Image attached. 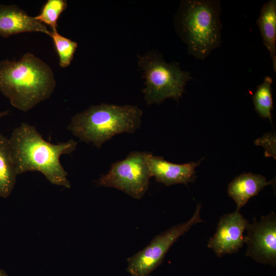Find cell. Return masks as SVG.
Listing matches in <instances>:
<instances>
[{
	"mask_svg": "<svg viewBox=\"0 0 276 276\" xmlns=\"http://www.w3.org/2000/svg\"><path fill=\"white\" fill-rule=\"evenodd\" d=\"M8 113L9 111L7 110L3 112H0V118L7 116V114H8Z\"/></svg>",
	"mask_w": 276,
	"mask_h": 276,
	"instance_id": "cell-19",
	"label": "cell"
},
{
	"mask_svg": "<svg viewBox=\"0 0 276 276\" xmlns=\"http://www.w3.org/2000/svg\"><path fill=\"white\" fill-rule=\"evenodd\" d=\"M272 183L261 175L244 173L236 177L228 184L227 193L237 204L236 211H239L251 198Z\"/></svg>",
	"mask_w": 276,
	"mask_h": 276,
	"instance_id": "cell-12",
	"label": "cell"
},
{
	"mask_svg": "<svg viewBox=\"0 0 276 276\" xmlns=\"http://www.w3.org/2000/svg\"><path fill=\"white\" fill-rule=\"evenodd\" d=\"M9 143L17 175L37 171L53 185L71 188L68 173L60 158L76 149L77 142L74 140L52 144L45 141L35 127L22 123L13 130Z\"/></svg>",
	"mask_w": 276,
	"mask_h": 276,
	"instance_id": "cell-1",
	"label": "cell"
},
{
	"mask_svg": "<svg viewBox=\"0 0 276 276\" xmlns=\"http://www.w3.org/2000/svg\"><path fill=\"white\" fill-rule=\"evenodd\" d=\"M17 175L9 139L0 134V198H6L11 195Z\"/></svg>",
	"mask_w": 276,
	"mask_h": 276,
	"instance_id": "cell-14",
	"label": "cell"
},
{
	"mask_svg": "<svg viewBox=\"0 0 276 276\" xmlns=\"http://www.w3.org/2000/svg\"><path fill=\"white\" fill-rule=\"evenodd\" d=\"M248 221L239 212L225 214L220 217L215 234L208 243L217 256L236 253L245 243L244 232Z\"/></svg>",
	"mask_w": 276,
	"mask_h": 276,
	"instance_id": "cell-9",
	"label": "cell"
},
{
	"mask_svg": "<svg viewBox=\"0 0 276 276\" xmlns=\"http://www.w3.org/2000/svg\"><path fill=\"white\" fill-rule=\"evenodd\" d=\"M142 114L134 105H91L75 115L67 129L81 141L100 148L115 135L133 133L141 126Z\"/></svg>",
	"mask_w": 276,
	"mask_h": 276,
	"instance_id": "cell-4",
	"label": "cell"
},
{
	"mask_svg": "<svg viewBox=\"0 0 276 276\" xmlns=\"http://www.w3.org/2000/svg\"><path fill=\"white\" fill-rule=\"evenodd\" d=\"M59 57V65L64 68L70 65L78 47L76 42L60 34L57 30L51 31L49 35Z\"/></svg>",
	"mask_w": 276,
	"mask_h": 276,
	"instance_id": "cell-16",
	"label": "cell"
},
{
	"mask_svg": "<svg viewBox=\"0 0 276 276\" xmlns=\"http://www.w3.org/2000/svg\"><path fill=\"white\" fill-rule=\"evenodd\" d=\"M246 230L245 243L247 246L246 256L258 262L275 266L276 264V215L274 212L255 219L248 223Z\"/></svg>",
	"mask_w": 276,
	"mask_h": 276,
	"instance_id": "cell-8",
	"label": "cell"
},
{
	"mask_svg": "<svg viewBox=\"0 0 276 276\" xmlns=\"http://www.w3.org/2000/svg\"><path fill=\"white\" fill-rule=\"evenodd\" d=\"M219 0H185L174 18L176 30L186 44L188 53L204 60L221 43Z\"/></svg>",
	"mask_w": 276,
	"mask_h": 276,
	"instance_id": "cell-3",
	"label": "cell"
},
{
	"mask_svg": "<svg viewBox=\"0 0 276 276\" xmlns=\"http://www.w3.org/2000/svg\"><path fill=\"white\" fill-rule=\"evenodd\" d=\"M201 205L198 204L187 221L174 225L155 236L150 244L127 259V272L131 276H149L160 265L169 249L177 240L195 224L203 222L200 216Z\"/></svg>",
	"mask_w": 276,
	"mask_h": 276,
	"instance_id": "cell-7",
	"label": "cell"
},
{
	"mask_svg": "<svg viewBox=\"0 0 276 276\" xmlns=\"http://www.w3.org/2000/svg\"><path fill=\"white\" fill-rule=\"evenodd\" d=\"M264 44L270 54L276 72V1L264 3L257 20Z\"/></svg>",
	"mask_w": 276,
	"mask_h": 276,
	"instance_id": "cell-13",
	"label": "cell"
},
{
	"mask_svg": "<svg viewBox=\"0 0 276 276\" xmlns=\"http://www.w3.org/2000/svg\"><path fill=\"white\" fill-rule=\"evenodd\" d=\"M255 144L263 145L265 148V156H273L275 157V136L272 133L265 134L262 137L255 142Z\"/></svg>",
	"mask_w": 276,
	"mask_h": 276,
	"instance_id": "cell-18",
	"label": "cell"
},
{
	"mask_svg": "<svg viewBox=\"0 0 276 276\" xmlns=\"http://www.w3.org/2000/svg\"><path fill=\"white\" fill-rule=\"evenodd\" d=\"M67 6L65 0H48L42 6L40 13L34 17L40 22L48 25L52 31L57 30V21Z\"/></svg>",
	"mask_w": 276,
	"mask_h": 276,
	"instance_id": "cell-17",
	"label": "cell"
},
{
	"mask_svg": "<svg viewBox=\"0 0 276 276\" xmlns=\"http://www.w3.org/2000/svg\"><path fill=\"white\" fill-rule=\"evenodd\" d=\"M146 159L151 177H154L157 182L170 186L193 182L197 177L195 169L204 158L196 163L191 162L177 164L165 160L163 157L147 152Z\"/></svg>",
	"mask_w": 276,
	"mask_h": 276,
	"instance_id": "cell-10",
	"label": "cell"
},
{
	"mask_svg": "<svg viewBox=\"0 0 276 276\" xmlns=\"http://www.w3.org/2000/svg\"><path fill=\"white\" fill-rule=\"evenodd\" d=\"M0 276H8V275L4 270L0 269Z\"/></svg>",
	"mask_w": 276,
	"mask_h": 276,
	"instance_id": "cell-20",
	"label": "cell"
},
{
	"mask_svg": "<svg viewBox=\"0 0 276 276\" xmlns=\"http://www.w3.org/2000/svg\"><path fill=\"white\" fill-rule=\"evenodd\" d=\"M37 32L50 35L44 24L15 5H0V36L8 38L21 33Z\"/></svg>",
	"mask_w": 276,
	"mask_h": 276,
	"instance_id": "cell-11",
	"label": "cell"
},
{
	"mask_svg": "<svg viewBox=\"0 0 276 276\" xmlns=\"http://www.w3.org/2000/svg\"><path fill=\"white\" fill-rule=\"evenodd\" d=\"M147 152H131L124 159L112 163L108 172L97 181L99 186L114 188L135 199L143 197L151 177Z\"/></svg>",
	"mask_w": 276,
	"mask_h": 276,
	"instance_id": "cell-6",
	"label": "cell"
},
{
	"mask_svg": "<svg viewBox=\"0 0 276 276\" xmlns=\"http://www.w3.org/2000/svg\"><path fill=\"white\" fill-rule=\"evenodd\" d=\"M272 79L265 77L262 83L257 86L252 99L255 109L262 118H267L271 122L273 100L271 85Z\"/></svg>",
	"mask_w": 276,
	"mask_h": 276,
	"instance_id": "cell-15",
	"label": "cell"
},
{
	"mask_svg": "<svg viewBox=\"0 0 276 276\" xmlns=\"http://www.w3.org/2000/svg\"><path fill=\"white\" fill-rule=\"evenodd\" d=\"M55 86L50 66L32 53L18 61H0V91L21 111H28L48 99Z\"/></svg>",
	"mask_w": 276,
	"mask_h": 276,
	"instance_id": "cell-2",
	"label": "cell"
},
{
	"mask_svg": "<svg viewBox=\"0 0 276 276\" xmlns=\"http://www.w3.org/2000/svg\"><path fill=\"white\" fill-rule=\"evenodd\" d=\"M138 64L144 73L145 87L142 91L148 104H160L169 98L178 101L187 82L193 79L178 63H167L154 53L139 56Z\"/></svg>",
	"mask_w": 276,
	"mask_h": 276,
	"instance_id": "cell-5",
	"label": "cell"
}]
</instances>
